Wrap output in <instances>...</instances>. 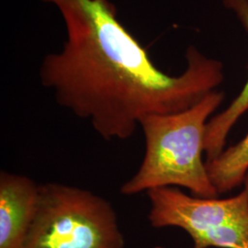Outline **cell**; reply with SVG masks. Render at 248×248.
<instances>
[{"instance_id": "obj_4", "label": "cell", "mask_w": 248, "mask_h": 248, "mask_svg": "<svg viewBox=\"0 0 248 248\" xmlns=\"http://www.w3.org/2000/svg\"><path fill=\"white\" fill-rule=\"evenodd\" d=\"M146 193L148 219L155 228L177 227L193 237L228 225L248 224V174L239 193L227 199L187 195L172 186Z\"/></svg>"}, {"instance_id": "obj_6", "label": "cell", "mask_w": 248, "mask_h": 248, "mask_svg": "<svg viewBox=\"0 0 248 248\" xmlns=\"http://www.w3.org/2000/svg\"><path fill=\"white\" fill-rule=\"evenodd\" d=\"M226 9L233 11L240 22L248 31V0H223ZM248 111V78L238 96L227 108L213 116L207 124L205 134L206 162L217 157L225 149L232 129Z\"/></svg>"}, {"instance_id": "obj_2", "label": "cell", "mask_w": 248, "mask_h": 248, "mask_svg": "<svg viewBox=\"0 0 248 248\" xmlns=\"http://www.w3.org/2000/svg\"><path fill=\"white\" fill-rule=\"evenodd\" d=\"M224 99L214 90L182 111L154 114L140 122L145 152L136 173L121 186L133 196L159 187H184L191 195L218 198L205 158L207 124Z\"/></svg>"}, {"instance_id": "obj_5", "label": "cell", "mask_w": 248, "mask_h": 248, "mask_svg": "<svg viewBox=\"0 0 248 248\" xmlns=\"http://www.w3.org/2000/svg\"><path fill=\"white\" fill-rule=\"evenodd\" d=\"M39 186L31 177L0 173V248H23L35 215Z\"/></svg>"}, {"instance_id": "obj_1", "label": "cell", "mask_w": 248, "mask_h": 248, "mask_svg": "<svg viewBox=\"0 0 248 248\" xmlns=\"http://www.w3.org/2000/svg\"><path fill=\"white\" fill-rule=\"evenodd\" d=\"M41 1L58 9L66 31L62 50L42 62L41 83L106 141L129 139L146 116L195 105L224 79L222 62L193 45L181 74L160 70L110 0Z\"/></svg>"}, {"instance_id": "obj_3", "label": "cell", "mask_w": 248, "mask_h": 248, "mask_svg": "<svg viewBox=\"0 0 248 248\" xmlns=\"http://www.w3.org/2000/svg\"><path fill=\"white\" fill-rule=\"evenodd\" d=\"M115 210L78 186L40 184L35 215L23 248H124Z\"/></svg>"}, {"instance_id": "obj_7", "label": "cell", "mask_w": 248, "mask_h": 248, "mask_svg": "<svg viewBox=\"0 0 248 248\" xmlns=\"http://www.w3.org/2000/svg\"><path fill=\"white\" fill-rule=\"evenodd\" d=\"M209 177L219 196L243 186L248 174V133L239 142L206 162Z\"/></svg>"}]
</instances>
